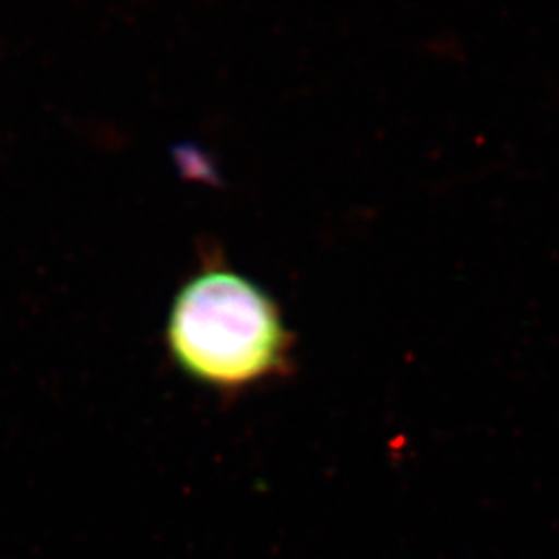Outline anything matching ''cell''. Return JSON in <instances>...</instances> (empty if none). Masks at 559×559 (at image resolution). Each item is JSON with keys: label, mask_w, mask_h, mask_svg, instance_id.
Here are the masks:
<instances>
[{"label": "cell", "mask_w": 559, "mask_h": 559, "mask_svg": "<svg viewBox=\"0 0 559 559\" xmlns=\"http://www.w3.org/2000/svg\"><path fill=\"white\" fill-rule=\"evenodd\" d=\"M165 338L170 359L187 377L222 391L285 373L294 346L269 292L219 264L192 275L178 290Z\"/></svg>", "instance_id": "obj_1"}]
</instances>
